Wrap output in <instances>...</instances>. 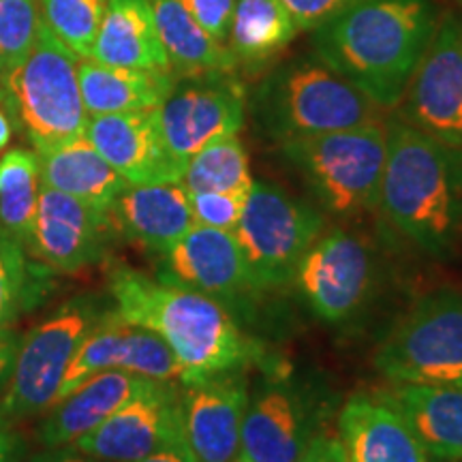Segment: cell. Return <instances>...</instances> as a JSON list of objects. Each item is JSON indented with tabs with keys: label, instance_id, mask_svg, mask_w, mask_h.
<instances>
[{
	"label": "cell",
	"instance_id": "8992f818",
	"mask_svg": "<svg viewBox=\"0 0 462 462\" xmlns=\"http://www.w3.org/2000/svg\"><path fill=\"white\" fill-rule=\"evenodd\" d=\"M79 58L42 24L31 54L5 78L3 106L34 152L86 135L88 112L78 78Z\"/></svg>",
	"mask_w": 462,
	"mask_h": 462
},
{
	"label": "cell",
	"instance_id": "d4e9b609",
	"mask_svg": "<svg viewBox=\"0 0 462 462\" xmlns=\"http://www.w3.org/2000/svg\"><path fill=\"white\" fill-rule=\"evenodd\" d=\"M42 184L107 212L129 182L101 157L88 137H75L37 152Z\"/></svg>",
	"mask_w": 462,
	"mask_h": 462
},
{
	"label": "cell",
	"instance_id": "9a60e30c",
	"mask_svg": "<svg viewBox=\"0 0 462 462\" xmlns=\"http://www.w3.org/2000/svg\"><path fill=\"white\" fill-rule=\"evenodd\" d=\"M116 238L107 212L42 184L26 253L48 273L75 274L103 262Z\"/></svg>",
	"mask_w": 462,
	"mask_h": 462
},
{
	"label": "cell",
	"instance_id": "44dd1931",
	"mask_svg": "<svg viewBox=\"0 0 462 462\" xmlns=\"http://www.w3.org/2000/svg\"><path fill=\"white\" fill-rule=\"evenodd\" d=\"M373 394L401 415L430 458L462 462V385L388 381Z\"/></svg>",
	"mask_w": 462,
	"mask_h": 462
},
{
	"label": "cell",
	"instance_id": "60d3db41",
	"mask_svg": "<svg viewBox=\"0 0 462 462\" xmlns=\"http://www.w3.org/2000/svg\"><path fill=\"white\" fill-rule=\"evenodd\" d=\"M22 441L7 421L0 420V462H20Z\"/></svg>",
	"mask_w": 462,
	"mask_h": 462
},
{
	"label": "cell",
	"instance_id": "bcb514c9",
	"mask_svg": "<svg viewBox=\"0 0 462 462\" xmlns=\"http://www.w3.org/2000/svg\"><path fill=\"white\" fill-rule=\"evenodd\" d=\"M234 462H240V460H234Z\"/></svg>",
	"mask_w": 462,
	"mask_h": 462
},
{
	"label": "cell",
	"instance_id": "ab89813d",
	"mask_svg": "<svg viewBox=\"0 0 462 462\" xmlns=\"http://www.w3.org/2000/svg\"><path fill=\"white\" fill-rule=\"evenodd\" d=\"M135 462H195L193 456L189 454L187 446H184V441H173L170 446L157 449V452L143 456V458L135 460Z\"/></svg>",
	"mask_w": 462,
	"mask_h": 462
},
{
	"label": "cell",
	"instance_id": "4316f807",
	"mask_svg": "<svg viewBox=\"0 0 462 462\" xmlns=\"http://www.w3.org/2000/svg\"><path fill=\"white\" fill-rule=\"evenodd\" d=\"M302 32L281 0H236L227 50L236 67L246 71L273 62Z\"/></svg>",
	"mask_w": 462,
	"mask_h": 462
},
{
	"label": "cell",
	"instance_id": "1f68e13d",
	"mask_svg": "<svg viewBox=\"0 0 462 462\" xmlns=\"http://www.w3.org/2000/svg\"><path fill=\"white\" fill-rule=\"evenodd\" d=\"M26 248L0 234V328H9L42 296L43 279H34Z\"/></svg>",
	"mask_w": 462,
	"mask_h": 462
},
{
	"label": "cell",
	"instance_id": "4dcf8cb0",
	"mask_svg": "<svg viewBox=\"0 0 462 462\" xmlns=\"http://www.w3.org/2000/svg\"><path fill=\"white\" fill-rule=\"evenodd\" d=\"M42 20L78 58H88L107 0H39Z\"/></svg>",
	"mask_w": 462,
	"mask_h": 462
},
{
	"label": "cell",
	"instance_id": "5b68a950",
	"mask_svg": "<svg viewBox=\"0 0 462 462\" xmlns=\"http://www.w3.org/2000/svg\"><path fill=\"white\" fill-rule=\"evenodd\" d=\"M281 154L328 215L354 218L377 208L388 154L383 120L282 142Z\"/></svg>",
	"mask_w": 462,
	"mask_h": 462
},
{
	"label": "cell",
	"instance_id": "30bf717a",
	"mask_svg": "<svg viewBox=\"0 0 462 462\" xmlns=\"http://www.w3.org/2000/svg\"><path fill=\"white\" fill-rule=\"evenodd\" d=\"M377 263L362 236L346 229H326L300 262L293 285L310 313L326 323H345L368 304Z\"/></svg>",
	"mask_w": 462,
	"mask_h": 462
},
{
	"label": "cell",
	"instance_id": "484cf974",
	"mask_svg": "<svg viewBox=\"0 0 462 462\" xmlns=\"http://www.w3.org/2000/svg\"><path fill=\"white\" fill-rule=\"evenodd\" d=\"M79 90L88 116L157 109L176 84L173 71H146L79 58Z\"/></svg>",
	"mask_w": 462,
	"mask_h": 462
},
{
	"label": "cell",
	"instance_id": "8fae6325",
	"mask_svg": "<svg viewBox=\"0 0 462 462\" xmlns=\"http://www.w3.org/2000/svg\"><path fill=\"white\" fill-rule=\"evenodd\" d=\"M248 97L236 71H210L176 78L157 107L170 152L187 165L208 143L238 135L246 120Z\"/></svg>",
	"mask_w": 462,
	"mask_h": 462
},
{
	"label": "cell",
	"instance_id": "5bb4252c",
	"mask_svg": "<svg viewBox=\"0 0 462 462\" xmlns=\"http://www.w3.org/2000/svg\"><path fill=\"white\" fill-rule=\"evenodd\" d=\"M157 279L215 298L236 317L262 293L253 287L234 231L193 225L159 255Z\"/></svg>",
	"mask_w": 462,
	"mask_h": 462
},
{
	"label": "cell",
	"instance_id": "f546056e",
	"mask_svg": "<svg viewBox=\"0 0 462 462\" xmlns=\"http://www.w3.org/2000/svg\"><path fill=\"white\" fill-rule=\"evenodd\" d=\"M189 193H234L251 190V161L238 135L208 143L184 165L182 180Z\"/></svg>",
	"mask_w": 462,
	"mask_h": 462
},
{
	"label": "cell",
	"instance_id": "d590c367",
	"mask_svg": "<svg viewBox=\"0 0 462 462\" xmlns=\"http://www.w3.org/2000/svg\"><path fill=\"white\" fill-rule=\"evenodd\" d=\"M289 9L300 31H315L334 15L357 3V0H281Z\"/></svg>",
	"mask_w": 462,
	"mask_h": 462
},
{
	"label": "cell",
	"instance_id": "ba28073f",
	"mask_svg": "<svg viewBox=\"0 0 462 462\" xmlns=\"http://www.w3.org/2000/svg\"><path fill=\"white\" fill-rule=\"evenodd\" d=\"M107 309L95 296L71 298L20 338L14 373L0 396V420L11 424L48 413L67 366Z\"/></svg>",
	"mask_w": 462,
	"mask_h": 462
},
{
	"label": "cell",
	"instance_id": "836d02e7",
	"mask_svg": "<svg viewBox=\"0 0 462 462\" xmlns=\"http://www.w3.org/2000/svg\"><path fill=\"white\" fill-rule=\"evenodd\" d=\"M248 190L234 193H189L193 223L204 227L234 231L245 210Z\"/></svg>",
	"mask_w": 462,
	"mask_h": 462
},
{
	"label": "cell",
	"instance_id": "277c9868",
	"mask_svg": "<svg viewBox=\"0 0 462 462\" xmlns=\"http://www.w3.org/2000/svg\"><path fill=\"white\" fill-rule=\"evenodd\" d=\"M251 109L259 131L279 143L381 120V107L317 56L289 60L265 75Z\"/></svg>",
	"mask_w": 462,
	"mask_h": 462
},
{
	"label": "cell",
	"instance_id": "9c48e42d",
	"mask_svg": "<svg viewBox=\"0 0 462 462\" xmlns=\"http://www.w3.org/2000/svg\"><path fill=\"white\" fill-rule=\"evenodd\" d=\"M374 368L396 383L462 385V293L420 298L381 340Z\"/></svg>",
	"mask_w": 462,
	"mask_h": 462
},
{
	"label": "cell",
	"instance_id": "7bdbcfd3",
	"mask_svg": "<svg viewBox=\"0 0 462 462\" xmlns=\"http://www.w3.org/2000/svg\"><path fill=\"white\" fill-rule=\"evenodd\" d=\"M5 78H7V69H5L3 58H0V103H3V95H5Z\"/></svg>",
	"mask_w": 462,
	"mask_h": 462
},
{
	"label": "cell",
	"instance_id": "2e32d148",
	"mask_svg": "<svg viewBox=\"0 0 462 462\" xmlns=\"http://www.w3.org/2000/svg\"><path fill=\"white\" fill-rule=\"evenodd\" d=\"M178 398L180 383L152 381L71 446L103 462L140 460L182 439Z\"/></svg>",
	"mask_w": 462,
	"mask_h": 462
},
{
	"label": "cell",
	"instance_id": "4fadbf2b",
	"mask_svg": "<svg viewBox=\"0 0 462 462\" xmlns=\"http://www.w3.org/2000/svg\"><path fill=\"white\" fill-rule=\"evenodd\" d=\"M401 106L404 123L462 148V17L439 20Z\"/></svg>",
	"mask_w": 462,
	"mask_h": 462
},
{
	"label": "cell",
	"instance_id": "6da1fadb",
	"mask_svg": "<svg viewBox=\"0 0 462 462\" xmlns=\"http://www.w3.org/2000/svg\"><path fill=\"white\" fill-rule=\"evenodd\" d=\"M435 0H357L313 31V56L381 109L401 106L439 24Z\"/></svg>",
	"mask_w": 462,
	"mask_h": 462
},
{
	"label": "cell",
	"instance_id": "e0dca14e",
	"mask_svg": "<svg viewBox=\"0 0 462 462\" xmlns=\"http://www.w3.org/2000/svg\"><path fill=\"white\" fill-rule=\"evenodd\" d=\"M103 371H125L154 381H182L180 364L165 340L146 328L125 321L112 306L73 356L54 404Z\"/></svg>",
	"mask_w": 462,
	"mask_h": 462
},
{
	"label": "cell",
	"instance_id": "f1b7e54d",
	"mask_svg": "<svg viewBox=\"0 0 462 462\" xmlns=\"http://www.w3.org/2000/svg\"><path fill=\"white\" fill-rule=\"evenodd\" d=\"M42 195V167L34 150L14 148L0 157V234L28 246Z\"/></svg>",
	"mask_w": 462,
	"mask_h": 462
},
{
	"label": "cell",
	"instance_id": "ffe728a7",
	"mask_svg": "<svg viewBox=\"0 0 462 462\" xmlns=\"http://www.w3.org/2000/svg\"><path fill=\"white\" fill-rule=\"evenodd\" d=\"M116 238L161 255L193 227L189 190L182 182L129 184L107 210Z\"/></svg>",
	"mask_w": 462,
	"mask_h": 462
},
{
	"label": "cell",
	"instance_id": "f35d334b",
	"mask_svg": "<svg viewBox=\"0 0 462 462\" xmlns=\"http://www.w3.org/2000/svg\"><path fill=\"white\" fill-rule=\"evenodd\" d=\"M31 462H103L99 458H92V456L79 452L73 446H62V448H48L45 452L37 454Z\"/></svg>",
	"mask_w": 462,
	"mask_h": 462
},
{
	"label": "cell",
	"instance_id": "7402d4cb",
	"mask_svg": "<svg viewBox=\"0 0 462 462\" xmlns=\"http://www.w3.org/2000/svg\"><path fill=\"white\" fill-rule=\"evenodd\" d=\"M337 435L346 462H429L411 429L373 392L354 394L343 404Z\"/></svg>",
	"mask_w": 462,
	"mask_h": 462
},
{
	"label": "cell",
	"instance_id": "ee69618b",
	"mask_svg": "<svg viewBox=\"0 0 462 462\" xmlns=\"http://www.w3.org/2000/svg\"><path fill=\"white\" fill-rule=\"evenodd\" d=\"M429 462H452V460H439V458H430L429 456Z\"/></svg>",
	"mask_w": 462,
	"mask_h": 462
},
{
	"label": "cell",
	"instance_id": "7c38bea8",
	"mask_svg": "<svg viewBox=\"0 0 462 462\" xmlns=\"http://www.w3.org/2000/svg\"><path fill=\"white\" fill-rule=\"evenodd\" d=\"M328 409L313 385L274 377L248 396L240 432V462H293L321 430Z\"/></svg>",
	"mask_w": 462,
	"mask_h": 462
},
{
	"label": "cell",
	"instance_id": "cb8c5ba5",
	"mask_svg": "<svg viewBox=\"0 0 462 462\" xmlns=\"http://www.w3.org/2000/svg\"><path fill=\"white\" fill-rule=\"evenodd\" d=\"M88 58L112 67L171 71L150 0H107Z\"/></svg>",
	"mask_w": 462,
	"mask_h": 462
},
{
	"label": "cell",
	"instance_id": "83f0119b",
	"mask_svg": "<svg viewBox=\"0 0 462 462\" xmlns=\"http://www.w3.org/2000/svg\"><path fill=\"white\" fill-rule=\"evenodd\" d=\"M161 43L178 78L210 71H238L227 45L212 39L182 0H150Z\"/></svg>",
	"mask_w": 462,
	"mask_h": 462
},
{
	"label": "cell",
	"instance_id": "ac0fdd59",
	"mask_svg": "<svg viewBox=\"0 0 462 462\" xmlns=\"http://www.w3.org/2000/svg\"><path fill=\"white\" fill-rule=\"evenodd\" d=\"M245 371L215 374L195 383H180V432L195 462H234L248 404Z\"/></svg>",
	"mask_w": 462,
	"mask_h": 462
},
{
	"label": "cell",
	"instance_id": "d6a6232c",
	"mask_svg": "<svg viewBox=\"0 0 462 462\" xmlns=\"http://www.w3.org/2000/svg\"><path fill=\"white\" fill-rule=\"evenodd\" d=\"M42 24L39 0H0V58L7 71L26 60Z\"/></svg>",
	"mask_w": 462,
	"mask_h": 462
},
{
	"label": "cell",
	"instance_id": "b9f144b4",
	"mask_svg": "<svg viewBox=\"0 0 462 462\" xmlns=\"http://www.w3.org/2000/svg\"><path fill=\"white\" fill-rule=\"evenodd\" d=\"M11 135H14V123H11L7 109L0 106V152L9 146Z\"/></svg>",
	"mask_w": 462,
	"mask_h": 462
},
{
	"label": "cell",
	"instance_id": "603a6c76",
	"mask_svg": "<svg viewBox=\"0 0 462 462\" xmlns=\"http://www.w3.org/2000/svg\"><path fill=\"white\" fill-rule=\"evenodd\" d=\"M152 381L154 379L125 371L92 374L48 409V418L39 429V439L45 448L71 446L79 437L95 430L126 401L146 390Z\"/></svg>",
	"mask_w": 462,
	"mask_h": 462
},
{
	"label": "cell",
	"instance_id": "7a4b0ae2",
	"mask_svg": "<svg viewBox=\"0 0 462 462\" xmlns=\"http://www.w3.org/2000/svg\"><path fill=\"white\" fill-rule=\"evenodd\" d=\"M112 309L125 321L165 340L182 368V385L229 371H245L262 346L215 298L116 265L107 276Z\"/></svg>",
	"mask_w": 462,
	"mask_h": 462
},
{
	"label": "cell",
	"instance_id": "8d00e7d4",
	"mask_svg": "<svg viewBox=\"0 0 462 462\" xmlns=\"http://www.w3.org/2000/svg\"><path fill=\"white\" fill-rule=\"evenodd\" d=\"M293 462H346V456L338 435L319 430Z\"/></svg>",
	"mask_w": 462,
	"mask_h": 462
},
{
	"label": "cell",
	"instance_id": "e575fe53",
	"mask_svg": "<svg viewBox=\"0 0 462 462\" xmlns=\"http://www.w3.org/2000/svg\"><path fill=\"white\" fill-rule=\"evenodd\" d=\"M182 5L212 39L227 45L236 0H182Z\"/></svg>",
	"mask_w": 462,
	"mask_h": 462
},
{
	"label": "cell",
	"instance_id": "52a82bcc",
	"mask_svg": "<svg viewBox=\"0 0 462 462\" xmlns=\"http://www.w3.org/2000/svg\"><path fill=\"white\" fill-rule=\"evenodd\" d=\"M326 229V217L315 206L273 182H253L234 227L253 287L268 293L293 285L300 262Z\"/></svg>",
	"mask_w": 462,
	"mask_h": 462
},
{
	"label": "cell",
	"instance_id": "3957f363",
	"mask_svg": "<svg viewBox=\"0 0 462 462\" xmlns=\"http://www.w3.org/2000/svg\"><path fill=\"white\" fill-rule=\"evenodd\" d=\"M385 131L381 215L426 255H454L462 236V148L448 146L402 118L388 120Z\"/></svg>",
	"mask_w": 462,
	"mask_h": 462
},
{
	"label": "cell",
	"instance_id": "f6af8a7d",
	"mask_svg": "<svg viewBox=\"0 0 462 462\" xmlns=\"http://www.w3.org/2000/svg\"><path fill=\"white\" fill-rule=\"evenodd\" d=\"M458 3H460V7H462V0H458Z\"/></svg>",
	"mask_w": 462,
	"mask_h": 462
},
{
	"label": "cell",
	"instance_id": "74e56055",
	"mask_svg": "<svg viewBox=\"0 0 462 462\" xmlns=\"http://www.w3.org/2000/svg\"><path fill=\"white\" fill-rule=\"evenodd\" d=\"M20 334H15L11 328H0V396L7 390L11 373H14L17 345H20Z\"/></svg>",
	"mask_w": 462,
	"mask_h": 462
},
{
	"label": "cell",
	"instance_id": "d6986e66",
	"mask_svg": "<svg viewBox=\"0 0 462 462\" xmlns=\"http://www.w3.org/2000/svg\"><path fill=\"white\" fill-rule=\"evenodd\" d=\"M86 137L129 184L182 180L184 165L167 148L157 109L88 116Z\"/></svg>",
	"mask_w": 462,
	"mask_h": 462
}]
</instances>
